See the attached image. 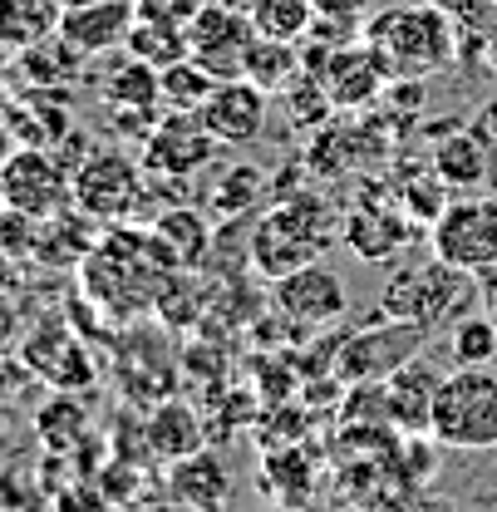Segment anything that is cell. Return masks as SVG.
Wrapping results in <instances>:
<instances>
[{
  "label": "cell",
  "mask_w": 497,
  "mask_h": 512,
  "mask_svg": "<svg viewBox=\"0 0 497 512\" xmlns=\"http://www.w3.org/2000/svg\"><path fill=\"white\" fill-rule=\"evenodd\" d=\"M320 20H345V25H370V0H315Z\"/></svg>",
  "instance_id": "37"
},
{
  "label": "cell",
  "mask_w": 497,
  "mask_h": 512,
  "mask_svg": "<svg viewBox=\"0 0 497 512\" xmlns=\"http://www.w3.org/2000/svg\"><path fill=\"white\" fill-rule=\"evenodd\" d=\"M35 424H40V439H45L50 448H69L79 434H84V409H79L69 394H55V399L40 409Z\"/></svg>",
  "instance_id": "35"
},
{
  "label": "cell",
  "mask_w": 497,
  "mask_h": 512,
  "mask_svg": "<svg viewBox=\"0 0 497 512\" xmlns=\"http://www.w3.org/2000/svg\"><path fill=\"white\" fill-rule=\"evenodd\" d=\"M315 79L325 84L330 104H335V109H345V114L370 109L374 99L389 89V69H384V60L370 50V40H355V45L335 50Z\"/></svg>",
  "instance_id": "19"
},
{
  "label": "cell",
  "mask_w": 497,
  "mask_h": 512,
  "mask_svg": "<svg viewBox=\"0 0 497 512\" xmlns=\"http://www.w3.org/2000/svg\"><path fill=\"white\" fill-rule=\"evenodd\" d=\"M133 25H138V0H84V5H64L60 40L74 55L94 60V55L124 50Z\"/></svg>",
  "instance_id": "18"
},
{
  "label": "cell",
  "mask_w": 497,
  "mask_h": 512,
  "mask_svg": "<svg viewBox=\"0 0 497 512\" xmlns=\"http://www.w3.org/2000/svg\"><path fill=\"white\" fill-rule=\"evenodd\" d=\"M99 222L94 217H84L79 207H69L60 217H45L40 222V232H35V261H45V266H74L79 271V261L94 252V242L104 237V232H94Z\"/></svg>",
  "instance_id": "27"
},
{
  "label": "cell",
  "mask_w": 497,
  "mask_h": 512,
  "mask_svg": "<svg viewBox=\"0 0 497 512\" xmlns=\"http://www.w3.org/2000/svg\"><path fill=\"white\" fill-rule=\"evenodd\" d=\"M370 50L384 60L389 79H434L458 60V25L434 0L394 5L365 25Z\"/></svg>",
  "instance_id": "3"
},
{
  "label": "cell",
  "mask_w": 497,
  "mask_h": 512,
  "mask_svg": "<svg viewBox=\"0 0 497 512\" xmlns=\"http://www.w3.org/2000/svg\"><path fill=\"white\" fill-rule=\"evenodd\" d=\"M438 384H443V370H438L429 355H414L409 365H399V370L384 380L389 424H399V429H409V434H429Z\"/></svg>",
  "instance_id": "21"
},
{
  "label": "cell",
  "mask_w": 497,
  "mask_h": 512,
  "mask_svg": "<svg viewBox=\"0 0 497 512\" xmlns=\"http://www.w3.org/2000/svg\"><path fill=\"white\" fill-rule=\"evenodd\" d=\"M478 306H483V311H488V316L497 320V266L478 276Z\"/></svg>",
  "instance_id": "39"
},
{
  "label": "cell",
  "mask_w": 497,
  "mask_h": 512,
  "mask_svg": "<svg viewBox=\"0 0 497 512\" xmlns=\"http://www.w3.org/2000/svg\"><path fill=\"white\" fill-rule=\"evenodd\" d=\"M429 247L448 266H463L473 276L497 266V192H468L453 197L443 207L434 227H429Z\"/></svg>",
  "instance_id": "8"
},
{
  "label": "cell",
  "mask_w": 497,
  "mask_h": 512,
  "mask_svg": "<svg viewBox=\"0 0 497 512\" xmlns=\"http://www.w3.org/2000/svg\"><path fill=\"white\" fill-rule=\"evenodd\" d=\"M0 158H5V153H0Z\"/></svg>",
  "instance_id": "43"
},
{
  "label": "cell",
  "mask_w": 497,
  "mask_h": 512,
  "mask_svg": "<svg viewBox=\"0 0 497 512\" xmlns=\"http://www.w3.org/2000/svg\"><path fill=\"white\" fill-rule=\"evenodd\" d=\"M429 163L453 192H488L497 178V143L478 124H453L434 138Z\"/></svg>",
  "instance_id": "16"
},
{
  "label": "cell",
  "mask_w": 497,
  "mask_h": 512,
  "mask_svg": "<svg viewBox=\"0 0 497 512\" xmlns=\"http://www.w3.org/2000/svg\"><path fill=\"white\" fill-rule=\"evenodd\" d=\"M202 434H207V424H202V414L187 399H163L143 419V444H148V453H158L168 463L192 458L202 448Z\"/></svg>",
  "instance_id": "24"
},
{
  "label": "cell",
  "mask_w": 497,
  "mask_h": 512,
  "mask_svg": "<svg viewBox=\"0 0 497 512\" xmlns=\"http://www.w3.org/2000/svg\"><path fill=\"white\" fill-rule=\"evenodd\" d=\"M448 355L453 365H468V370H493L497 365V320L473 306L468 316H458L448 325Z\"/></svg>",
  "instance_id": "30"
},
{
  "label": "cell",
  "mask_w": 497,
  "mask_h": 512,
  "mask_svg": "<svg viewBox=\"0 0 497 512\" xmlns=\"http://www.w3.org/2000/svg\"><path fill=\"white\" fill-rule=\"evenodd\" d=\"M20 355L35 370V380L50 384L55 394H79V389H89L99 380L94 350L84 345V335L69 320H35L20 335Z\"/></svg>",
  "instance_id": "12"
},
{
  "label": "cell",
  "mask_w": 497,
  "mask_h": 512,
  "mask_svg": "<svg viewBox=\"0 0 497 512\" xmlns=\"http://www.w3.org/2000/svg\"><path fill=\"white\" fill-rule=\"evenodd\" d=\"M60 5H84V0H60Z\"/></svg>",
  "instance_id": "41"
},
{
  "label": "cell",
  "mask_w": 497,
  "mask_h": 512,
  "mask_svg": "<svg viewBox=\"0 0 497 512\" xmlns=\"http://www.w3.org/2000/svg\"><path fill=\"white\" fill-rule=\"evenodd\" d=\"M168 276H173V266H168L163 247L153 242V232L119 222L79 261V296L109 325H133L138 316H153Z\"/></svg>",
  "instance_id": "1"
},
{
  "label": "cell",
  "mask_w": 497,
  "mask_h": 512,
  "mask_svg": "<svg viewBox=\"0 0 497 512\" xmlns=\"http://www.w3.org/2000/svg\"><path fill=\"white\" fill-rule=\"evenodd\" d=\"M301 45H286V40H261L256 35V45H251L247 55V74L256 89H266V94H286L296 79H301Z\"/></svg>",
  "instance_id": "31"
},
{
  "label": "cell",
  "mask_w": 497,
  "mask_h": 512,
  "mask_svg": "<svg viewBox=\"0 0 497 512\" xmlns=\"http://www.w3.org/2000/svg\"><path fill=\"white\" fill-rule=\"evenodd\" d=\"M212 89H217V74H207L192 55L178 64H168V69H163V89H158L163 114H197V109L207 104Z\"/></svg>",
  "instance_id": "34"
},
{
  "label": "cell",
  "mask_w": 497,
  "mask_h": 512,
  "mask_svg": "<svg viewBox=\"0 0 497 512\" xmlns=\"http://www.w3.org/2000/svg\"><path fill=\"white\" fill-rule=\"evenodd\" d=\"M79 60H84V55H74L60 35H50V40H40V45L20 50V55H15V69H20V74H25V84H35V89H60V84L74 79Z\"/></svg>",
  "instance_id": "33"
},
{
  "label": "cell",
  "mask_w": 497,
  "mask_h": 512,
  "mask_svg": "<svg viewBox=\"0 0 497 512\" xmlns=\"http://www.w3.org/2000/svg\"><path fill=\"white\" fill-rule=\"evenodd\" d=\"M256 45V25L242 5L227 0H207L187 15V50L217 79H242L247 74V55Z\"/></svg>",
  "instance_id": "11"
},
{
  "label": "cell",
  "mask_w": 497,
  "mask_h": 512,
  "mask_svg": "<svg viewBox=\"0 0 497 512\" xmlns=\"http://www.w3.org/2000/svg\"><path fill=\"white\" fill-rule=\"evenodd\" d=\"M247 15L261 40L301 45L315 25V0H247Z\"/></svg>",
  "instance_id": "32"
},
{
  "label": "cell",
  "mask_w": 497,
  "mask_h": 512,
  "mask_svg": "<svg viewBox=\"0 0 497 512\" xmlns=\"http://www.w3.org/2000/svg\"><path fill=\"white\" fill-rule=\"evenodd\" d=\"M389 188L399 197V207L429 232L438 217H443V207L453 202V188L438 178V168L429 158H414V163H394L389 168Z\"/></svg>",
  "instance_id": "26"
},
{
  "label": "cell",
  "mask_w": 497,
  "mask_h": 512,
  "mask_svg": "<svg viewBox=\"0 0 497 512\" xmlns=\"http://www.w3.org/2000/svg\"><path fill=\"white\" fill-rule=\"evenodd\" d=\"M340 217L345 212L320 188H296L276 197L251 222V271L261 281H281L311 261H325V252L340 242Z\"/></svg>",
  "instance_id": "2"
},
{
  "label": "cell",
  "mask_w": 497,
  "mask_h": 512,
  "mask_svg": "<svg viewBox=\"0 0 497 512\" xmlns=\"http://www.w3.org/2000/svg\"><path fill=\"white\" fill-rule=\"evenodd\" d=\"M429 335H434V330H424V325L379 316L374 325L345 335V345H340V355H335V380L345 384V389H350V384L389 380L399 365H409V360L429 345Z\"/></svg>",
  "instance_id": "9"
},
{
  "label": "cell",
  "mask_w": 497,
  "mask_h": 512,
  "mask_svg": "<svg viewBox=\"0 0 497 512\" xmlns=\"http://www.w3.org/2000/svg\"><path fill=\"white\" fill-rule=\"evenodd\" d=\"M202 207L217 217V222H242L256 212V202L266 197V173L247 163V158H232V163H212L202 173Z\"/></svg>",
  "instance_id": "22"
},
{
  "label": "cell",
  "mask_w": 497,
  "mask_h": 512,
  "mask_svg": "<svg viewBox=\"0 0 497 512\" xmlns=\"http://www.w3.org/2000/svg\"><path fill=\"white\" fill-rule=\"evenodd\" d=\"M124 50L133 60L153 64V69H168V64L187 60V55H192V50H187V20L138 0V25H133V35H128Z\"/></svg>",
  "instance_id": "25"
},
{
  "label": "cell",
  "mask_w": 497,
  "mask_h": 512,
  "mask_svg": "<svg viewBox=\"0 0 497 512\" xmlns=\"http://www.w3.org/2000/svg\"><path fill=\"white\" fill-rule=\"evenodd\" d=\"M30 384H40V380H35V370L25 365V355H20V350H15V355L0 350V399H15V394H25Z\"/></svg>",
  "instance_id": "36"
},
{
  "label": "cell",
  "mask_w": 497,
  "mask_h": 512,
  "mask_svg": "<svg viewBox=\"0 0 497 512\" xmlns=\"http://www.w3.org/2000/svg\"><path fill=\"white\" fill-rule=\"evenodd\" d=\"M148 168L124 148H94L74 168V207L99 227H119L148 212Z\"/></svg>",
  "instance_id": "6"
},
{
  "label": "cell",
  "mask_w": 497,
  "mask_h": 512,
  "mask_svg": "<svg viewBox=\"0 0 497 512\" xmlns=\"http://www.w3.org/2000/svg\"><path fill=\"white\" fill-rule=\"evenodd\" d=\"M473 124H478V128H483V133H488V138L497 143V94L488 99V104H483V109H478V114H473Z\"/></svg>",
  "instance_id": "40"
},
{
  "label": "cell",
  "mask_w": 497,
  "mask_h": 512,
  "mask_svg": "<svg viewBox=\"0 0 497 512\" xmlns=\"http://www.w3.org/2000/svg\"><path fill=\"white\" fill-rule=\"evenodd\" d=\"M271 306H276V316H286L301 330H320V325H335L350 311V291H345L335 266L311 261V266L271 281Z\"/></svg>",
  "instance_id": "15"
},
{
  "label": "cell",
  "mask_w": 497,
  "mask_h": 512,
  "mask_svg": "<svg viewBox=\"0 0 497 512\" xmlns=\"http://www.w3.org/2000/svg\"><path fill=\"white\" fill-rule=\"evenodd\" d=\"M168 493L192 512H222L232 498V473L217 453L197 448L192 458H178L173 473H168Z\"/></svg>",
  "instance_id": "23"
},
{
  "label": "cell",
  "mask_w": 497,
  "mask_h": 512,
  "mask_svg": "<svg viewBox=\"0 0 497 512\" xmlns=\"http://www.w3.org/2000/svg\"><path fill=\"white\" fill-rule=\"evenodd\" d=\"M25 335V320H20V301L15 296H0V350H10L15 340Z\"/></svg>",
  "instance_id": "38"
},
{
  "label": "cell",
  "mask_w": 497,
  "mask_h": 512,
  "mask_svg": "<svg viewBox=\"0 0 497 512\" xmlns=\"http://www.w3.org/2000/svg\"><path fill=\"white\" fill-rule=\"evenodd\" d=\"M60 0H0V50L20 55L50 35H60Z\"/></svg>",
  "instance_id": "28"
},
{
  "label": "cell",
  "mask_w": 497,
  "mask_h": 512,
  "mask_svg": "<svg viewBox=\"0 0 497 512\" xmlns=\"http://www.w3.org/2000/svg\"><path fill=\"white\" fill-rule=\"evenodd\" d=\"M148 232H153V242L163 247L173 271H202V261L212 252V237H217L212 212H207V207H192V202L158 207L153 222H148Z\"/></svg>",
  "instance_id": "20"
},
{
  "label": "cell",
  "mask_w": 497,
  "mask_h": 512,
  "mask_svg": "<svg viewBox=\"0 0 497 512\" xmlns=\"http://www.w3.org/2000/svg\"><path fill=\"white\" fill-rule=\"evenodd\" d=\"M478 306V276L463 266H448L443 256H429L424 266H404L379 291V316L409 320V325H453Z\"/></svg>",
  "instance_id": "4"
},
{
  "label": "cell",
  "mask_w": 497,
  "mask_h": 512,
  "mask_svg": "<svg viewBox=\"0 0 497 512\" xmlns=\"http://www.w3.org/2000/svg\"><path fill=\"white\" fill-rule=\"evenodd\" d=\"M414 217L399 207V197L389 188V178L384 183H365V197L340 217V242L350 247V252L360 256V261H374V266H384V261H394V256L409 247V237H414Z\"/></svg>",
  "instance_id": "10"
},
{
  "label": "cell",
  "mask_w": 497,
  "mask_h": 512,
  "mask_svg": "<svg viewBox=\"0 0 497 512\" xmlns=\"http://www.w3.org/2000/svg\"><path fill=\"white\" fill-rule=\"evenodd\" d=\"M434 5H443V0H434Z\"/></svg>",
  "instance_id": "42"
},
{
  "label": "cell",
  "mask_w": 497,
  "mask_h": 512,
  "mask_svg": "<svg viewBox=\"0 0 497 512\" xmlns=\"http://www.w3.org/2000/svg\"><path fill=\"white\" fill-rule=\"evenodd\" d=\"M429 439L458 453H488L497 448V375L453 365L434 399Z\"/></svg>",
  "instance_id": "5"
},
{
  "label": "cell",
  "mask_w": 497,
  "mask_h": 512,
  "mask_svg": "<svg viewBox=\"0 0 497 512\" xmlns=\"http://www.w3.org/2000/svg\"><path fill=\"white\" fill-rule=\"evenodd\" d=\"M217 138L202 128L197 114H163L153 133L143 138V148H138V158H143V168L153 173V178H163V183H192V178H202L212 163H217Z\"/></svg>",
  "instance_id": "14"
},
{
  "label": "cell",
  "mask_w": 497,
  "mask_h": 512,
  "mask_svg": "<svg viewBox=\"0 0 497 512\" xmlns=\"http://www.w3.org/2000/svg\"><path fill=\"white\" fill-rule=\"evenodd\" d=\"M114 375L124 384V399L133 404H163L178 394V380H183V360L163 345L158 330L148 325H133L114 340Z\"/></svg>",
  "instance_id": "13"
},
{
  "label": "cell",
  "mask_w": 497,
  "mask_h": 512,
  "mask_svg": "<svg viewBox=\"0 0 497 512\" xmlns=\"http://www.w3.org/2000/svg\"><path fill=\"white\" fill-rule=\"evenodd\" d=\"M266 104H271V94L256 89L251 79H217V89L207 94L197 119L222 148H247L266 128Z\"/></svg>",
  "instance_id": "17"
},
{
  "label": "cell",
  "mask_w": 497,
  "mask_h": 512,
  "mask_svg": "<svg viewBox=\"0 0 497 512\" xmlns=\"http://www.w3.org/2000/svg\"><path fill=\"white\" fill-rule=\"evenodd\" d=\"M0 207L25 217H60L74 207V168L60 148H10L0 158Z\"/></svg>",
  "instance_id": "7"
},
{
  "label": "cell",
  "mask_w": 497,
  "mask_h": 512,
  "mask_svg": "<svg viewBox=\"0 0 497 512\" xmlns=\"http://www.w3.org/2000/svg\"><path fill=\"white\" fill-rule=\"evenodd\" d=\"M158 89H163V69L133 60V55L99 79V94H104L109 109H163Z\"/></svg>",
  "instance_id": "29"
}]
</instances>
